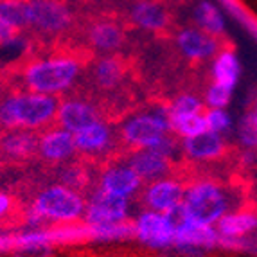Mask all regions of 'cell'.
Here are the masks:
<instances>
[{
    "label": "cell",
    "instance_id": "13",
    "mask_svg": "<svg viewBox=\"0 0 257 257\" xmlns=\"http://www.w3.org/2000/svg\"><path fill=\"white\" fill-rule=\"evenodd\" d=\"M77 153L74 135L63 128H51L38 135V155L47 162H67Z\"/></svg>",
    "mask_w": 257,
    "mask_h": 257
},
{
    "label": "cell",
    "instance_id": "2",
    "mask_svg": "<svg viewBox=\"0 0 257 257\" xmlns=\"http://www.w3.org/2000/svg\"><path fill=\"white\" fill-rule=\"evenodd\" d=\"M81 74V63L74 56H49L33 60L22 70L27 90L58 97L70 90Z\"/></svg>",
    "mask_w": 257,
    "mask_h": 257
},
{
    "label": "cell",
    "instance_id": "4",
    "mask_svg": "<svg viewBox=\"0 0 257 257\" xmlns=\"http://www.w3.org/2000/svg\"><path fill=\"white\" fill-rule=\"evenodd\" d=\"M182 207L191 221L214 227L230 209V196L216 182L198 180L185 187Z\"/></svg>",
    "mask_w": 257,
    "mask_h": 257
},
{
    "label": "cell",
    "instance_id": "9",
    "mask_svg": "<svg viewBox=\"0 0 257 257\" xmlns=\"http://www.w3.org/2000/svg\"><path fill=\"white\" fill-rule=\"evenodd\" d=\"M185 185L176 178H162L146 185L142 193V202L146 203L148 210H155L166 214L184 202Z\"/></svg>",
    "mask_w": 257,
    "mask_h": 257
},
{
    "label": "cell",
    "instance_id": "17",
    "mask_svg": "<svg viewBox=\"0 0 257 257\" xmlns=\"http://www.w3.org/2000/svg\"><path fill=\"white\" fill-rule=\"evenodd\" d=\"M74 142H76L77 153L85 155H99L106 153L113 144V132L104 120H95L86 128L74 133Z\"/></svg>",
    "mask_w": 257,
    "mask_h": 257
},
{
    "label": "cell",
    "instance_id": "21",
    "mask_svg": "<svg viewBox=\"0 0 257 257\" xmlns=\"http://www.w3.org/2000/svg\"><path fill=\"white\" fill-rule=\"evenodd\" d=\"M241 61L237 54L230 49H219L218 54L212 58L210 76L212 81L225 85L228 88H236L241 79Z\"/></svg>",
    "mask_w": 257,
    "mask_h": 257
},
{
    "label": "cell",
    "instance_id": "28",
    "mask_svg": "<svg viewBox=\"0 0 257 257\" xmlns=\"http://www.w3.org/2000/svg\"><path fill=\"white\" fill-rule=\"evenodd\" d=\"M203 111H205V104H203L202 97H198V95H194V94L176 95L171 101V104L167 106L169 117L189 115V113H203Z\"/></svg>",
    "mask_w": 257,
    "mask_h": 257
},
{
    "label": "cell",
    "instance_id": "29",
    "mask_svg": "<svg viewBox=\"0 0 257 257\" xmlns=\"http://www.w3.org/2000/svg\"><path fill=\"white\" fill-rule=\"evenodd\" d=\"M232 94H234V88H228L225 85H219V83H210L207 86L205 94H203L202 101L205 104V108H219V110H227V106L232 101Z\"/></svg>",
    "mask_w": 257,
    "mask_h": 257
},
{
    "label": "cell",
    "instance_id": "6",
    "mask_svg": "<svg viewBox=\"0 0 257 257\" xmlns=\"http://www.w3.org/2000/svg\"><path fill=\"white\" fill-rule=\"evenodd\" d=\"M29 27L42 35H61L72 24V13L61 0H27Z\"/></svg>",
    "mask_w": 257,
    "mask_h": 257
},
{
    "label": "cell",
    "instance_id": "19",
    "mask_svg": "<svg viewBox=\"0 0 257 257\" xmlns=\"http://www.w3.org/2000/svg\"><path fill=\"white\" fill-rule=\"evenodd\" d=\"M219 243V234L214 227H205L191 221L189 216H185L184 221L175 227V237L173 244L182 246H198V248H209Z\"/></svg>",
    "mask_w": 257,
    "mask_h": 257
},
{
    "label": "cell",
    "instance_id": "5",
    "mask_svg": "<svg viewBox=\"0 0 257 257\" xmlns=\"http://www.w3.org/2000/svg\"><path fill=\"white\" fill-rule=\"evenodd\" d=\"M169 133H171V124H169L167 108L132 115L120 126L122 142L133 150L151 148L153 144L162 141L164 137H167Z\"/></svg>",
    "mask_w": 257,
    "mask_h": 257
},
{
    "label": "cell",
    "instance_id": "32",
    "mask_svg": "<svg viewBox=\"0 0 257 257\" xmlns=\"http://www.w3.org/2000/svg\"><path fill=\"white\" fill-rule=\"evenodd\" d=\"M159 257H207L205 248L198 246H182V244H173L160 252Z\"/></svg>",
    "mask_w": 257,
    "mask_h": 257
},
{
    "label": "cell",
    "instance_id": "27",
    "mask_svg": "<svg viewBox=\"0 0 257 257\" xmlns=\"http://www.w3.org/2000/svg\"><path fill=\"white\" fill-rule=\"evenodd\" d=\"M169 124H171V132L180 139L194 137V135H200V133H203L207 130L203 113L173 115L169 117Z\"/></svg>",
    "mask_w": 257,
    "mask_h": 257
},
{
    "label": "cell",
    "instance_id": "35",
    "mask_svg": "<svg viewBox=\"0 0 257 257\" xmlns=\"http://www.w3.org/2000/svg\"><path fill=\"white\" fill-rule=\"evenodd\" d=\"M61 180H63V185L70 189H79L83 184H85V171L81 167L77 166H69L65 167L63 173H61Z\"/></svg>",
    "mask_w": 257,
    "mask_h": 257
},
{
    "label": "cell",
    "instance_id": "30",
    "mask_svg": "<svg viewBox=\"0 0 257 257\" xmlns=\"http://www.w3.org/2000/svg\"><path fill=\"white\" fill-rule=\"evenodd\" d=\"M203 117H205V124L209 132H214L218 135H225V133H228L232 130V117L227 110L205 108Z\"/></svg>",
    "mask_w": 257,
    "mask_h": 257
},
{
    "label": "cell",
    "instance_id": "15",
    "mask_svg": "<svg viewBox=\"0 0 257 257\" xmlns=\"http://www.w3.org/2000/svg\"><path fill=\"white\" fill-rule=\"evenodd\" d=\"M180 148L185 159L194 160V162H210L225 153V139L223 135L205 130L200 135L182 139Z\"/></svg>",
    "mask_w": 257,
    "mask_h": 257
},
{
    "label": "cell",
    "instance_id": "11",
    "mask_svg": "<svg viewBox=\"0 0 257 257\" xmlns=\"http://www.w3.org/2000/svg\"><path fill=\"white\" fill-rule=\"evenodd\" d=\"M99 189L120 198H133L142 189V180L126 162L108 166L101 175Z\"/></svg>",
    "mask_w": 257,
    "mask_h": 257
},
{
    "label": "cell",
    "instance_id": "3",
    "mask_svg": "<svg viewBox=\"0 0 257 257\" xmlns=\"http://www.w3.org/2000/svg\"><path fill=\"white\" fill-rule=\"evenodd\" d=\"M86 202L79 191L63 184L49 185L36 194L35 202L27 212V223L31 227H40L43 221L74 223L85 214Z\"/></svg>",
    "mask_w": 257,
    "mask_h": 257
},
{
    "label": "cell",
    "instance_id": "10",
    "mask_svg": "<svg viewBox=\"0 0 257 257\" xmlns=\"http://www.w3.org/2000/svg\"><path fill=\"white\" fill-rule=\"evenodd\" d=\"M176 47L191 61L212 60L219 51V42L198 27H187L176 35Z\"/></svg>",
    "mask_w": 257,
    "mask_h": 257
},
{
    "label": "cell",
    "instance_id": "23",
    "mask_svg": "<svg viewBox=\"0 0 257 257\" xmlns=\"http://www.w3.org/2000/svg\"><path fill=\"white\" fill-rule=\"evenodd\" d=\"M92 77L101 90H113L124 77V65L115 56L99 58L92 67Z\"/></svg>",
    "mask_w": 257,
    "mask_h": 257
},
{
    "label": "cell",
    "instance_id": "20",
    "mask_svg": "<svg viewBox=\"0 0 257 257\" xmlns=\"http://www.w3.org/2000/svg\"><path fill=\"white\" fill-rule=\"evenodd\" d=\"M0 151L15 160L29 159L38 153V135L29 130H8L0 137Z\"/></svg>",
    "mask_w": 257,
    "mask_h": 257
},
{
    "label": "cell",
    "instance_id": "24",
    "mask_svg": "<svg viewBox=\"0 0 257 257\" xmlns=\"http://www.w3.org/2000/svg\"><path fill=\"white\" fill-rule=\"evenodd\" d=\"M92 47L99 52H113L124 42V33L115 22H97L88 33Z\"/></svg>",
    "mask_w": 257,
    "mask_h": 257
},
{
    "label": "cell",
    "instance_id": "7",
    "mask_svg": "<svg viewBox=\"0 0 257 257\" xmlns=\"http://www.w3.org/2000/svg\"><path fill=\"white\" fill-rule=\"evenodd\" d=\"M128 214L130 200L97 189L86 202L83 218L86 225H108V223L128 221Z\"/></svg>",
    "mask_w": 257,
    "mask_h": 257
},
{
    "label": "cell",
    "instance_id": "36",
    "mask_svg": "<svg viewBox=\"0 0 257 257\" xmlns=\"http://www.w3.org/2000/svg\"><path fill=\"white\" fill-rule=\"evenodd\" d=\"M11 209H13V200H11V196L6 193H0V218L8 216L9 212H11Z\"/></svg>",
    "mask_w": 257,
    "mask_h": 257
},
{
    "label": "cell",
    "instance_id": "8",
    "mask_svg": "<svg viewBox=\"0 0 257 257\" xmlns=\"http://www.w3.org/2000/svg\"><path fill=\"white\" fill-rule=\"evenodd\" d=\"M133 228H135V237L151 248L164 250L167 246H173L175 232L166 214H160L155 210H144L135 219Z\"/></svg>",
    "mask_w": 257,
    "mask_h": 257
},
{
    "label": "cell",
    "instance_id": "38",
    "mask_svg": "<svg viewBox=\"0 0 257 257\" xmlns=\"http://www.w3.org/2000/svg\"><path fill=\"white\" fill-rule=\"evenodd\" d=\"M9 246H15V237H9V236H2L0 234V250H6Z\"/></svg>",
    "mask_w": 257,
    "mask_h": 257
},
{
    "label": "cell",
    "instance_id": "16",
    "mask_svg": "<svg viewBox=\"0 0 257 257\" xmlns=\"http://www.w3.org/2000/svg\"><path fill=\"white\" fill-rule=\"evenodd\" d=\"M214 228L219 234V243H237L257 230V214L253 210H232L223 216Z\"/></svg>",
    "mask_w": 257,
    "mask_h": 257
},
{
    "label": "cell",
    "instance_id": "14",
    "mask_svg": "<svg viewBox=\"0 0 257 257\" xmlns=\"http://www.w3.org/2000/svg\"><path fill=\"white\" fill-rule=\"evenodd\" d=\"M128 164L133 171L137 173V176L142 180V184H151V182L162 180L167 178L171 173L173 162L160 153L153 151L151 148H144V150H135L130 155Z\"/></svg>",
    "mask_w": 257,
    "mask_h": 257
},
{
    "label": "cell",
    "instance_id": "26",
    "mask_svg": "<svg viewBox=\"0 0 257 257\" xmlns=\"http://www.w3.org/2000/svg\"><path fill=\"white\" fill-rule=\"evenodd\" d=\"M88 227V239L94 241H120L135 237L133 223H108V225H86Z\"/></svg>",
    "mask_w": 257,
    "mask_h": 257
},
{
    "label": "cell",
    "instance_id": "18",
    "mask_svg": "<svg viewBox=\"0 0 257 257\" xmlns=\"http://www.w3.org/2000/svg\"><path fill=\"white\" fill-rule=\"evenodd\" d=\"M130 17L137 27L151 33H159L169 24V11L160 0H137L132 6Z\"/></svg>",
    "mask_w": 257,
    "mask_h": 257
},
{
    "label": "cell",
    "instance_id": "25",
    "mask_svg": "<svg viewBox=\"0 0 257 257\" xmlns=\"http://www.w3.org/2000/svg\"><path fill=\"white\" fill-rule=\"evenodd\" d=\"M0 22L15 33L29 27L27 0H0Z\"/></svg>",
    "mask_w": 257,
    "mask_h": 257
},
{
    "label": "cell",
    "instance_id": "12",
    "mask_svg": "<svg viewBox=\"0 0 257 257\" xmlns=\"http://www.w3.org/2000/svg\"><path fill=\"white\" fill-rule=\"evenodd\" d=\"M99 120V111L88 101L81 99H65L58 104V113H56V122L58 128H63L67 132L77 133L79 130L86 128L88 124Z\"/></svg>",
    "mask_w": 257,
    "mask_h": 257
},
{
    "label": "cell",
    "instance_id": "1",
    "mask_svg": "<svg viewBox=\"0 0 257 257\" xmlns=\"http://www.w3.org/2000/svg\"><path fill=\"white\" fill-rule=\"evenodd\" d=\"M58 97L36 92H15L0 103V126L6 130L36 132L56 120Z\"/></svg>",
    "mask_w": 257,
    "mask_h": 257
},
{
    "label": "cell",
    "instance_id": "22",
    "mask_svg": "<svg viewBox=\"0 0 257 257\" xmlns=\"http://www.w3.org/2000/svg\"><path fill=\"white\" fill-rule=\"evenodd\" d=\"M193 18L198 29H202L207 35L219 38L227 31V22L223 17L221 9L212 0H200L193 9Z\"/></svg>",
    "mask_w": 257,
    "mask_h": 257
},
{
    "label": "cell",
    "instance_id": "37",
    "mask_svg": "<svg viewBox=\"0 0 257 257\" xmlns=\"http://www.w3.org/2000/svg\"><path fill=\"white\" fill-rule=\"evenodd\" d=\"M15 35H18V33H15L13 29H9L4 22H0V45L4 42H8V40H11Z\"/></svg>",
    "mask_w": 257,
    "mask_h": 257
},
{
    "label": "cell",
    "instance_id": "33",
    "mask_svg": "<svg viewBox=\"0 0 257 257\" xmlns=\"http://www.w3.org/2000/svg\"><path fill=\"white\" fill-rule=\"evenodd\" d=\"M52 246L49 244H20L15 246L13 257H51Z\"/></svg>",
    "mask_w": 257,
    "mask_h": 257
},
{
    "label": "cell",
    "instance_id": "31",
    "mask_svg": "<svg viewBox=\"0 0 257 257\" xmlns=\"http://www.w3.org/2000/svg\"><path fill=\"white\" fill-rule=\"evenodd\" d=\"M26 49H27V40L15 35L11 40H8V42H4L0 45V56H2V60H15V58L24 54Z\"/></svg>",
    "mask_w": 257,
    "mask_h": 257
},
{
    "label": "cell",
    "instance_id": "34",
    "mask_svg": "<svg viewBox=\"0 0 257 257\" xmlns=\"http://www.w3.org/2000/svg\"><path fill=\"white\" fill-rule=\"evenodd\" d=\"M239 139L244 146H257V120L253 115L241 122Z\"/></svg>",
    "mask_w": 257,
    "mask_h": 257
}]
</instances>
